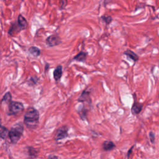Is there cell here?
Instances as JSON below:
<instances>
[{
	"instance_id": "1",
	"label": "cell",
	"mask_w": 159,
	"mask_h": 159,
	"mask_svg": "<svg viewBox=\"0 0 159 159\" xmlns=\"http://www.w3.org/2000/svg\"><path fill=\"white\" fill-rule=\"evenodd\" d=\"M39 113L33 107L28 108L24 114V123L29 129H35L39 123Z\"/></svg>"
},
{
	"instance_id": "2",
	"label": "cell",
	"mask_w": 159,
	"mask_h": 159,
	"mask_svg": "<svg viewBox=\"0 0 159 159\" xmlns=\"http://www.w3.org/2000/svg\"><path fill=\"white\" fill-rule=\"evenodd\" d=\"M23 132H24V128L21 123L16 124L12 127L11 129L9 130L8 133V137L11 143L13 144H17L21 138Z\"/></svg>"
},
{
	"instance_id": "3",
	"label": "cell",
	"mask_w": 159,
	"mask_h": 159,
	"mask_svg": "<svg viewBox=\"0 0 159 159\" xmlns=\"http://www.w3.org/2000/svg\"><path fill=\"white\" fill-rule=\"evenodd\" d=\"M24 109V106L22 103L11 101L9 105L8 115H17L21 113Z\"/></svg>"
},
{
	"instance_id": "4",
	"label": "cell",
	"mask_w": 159,
	"mask_h": 159,
	"mask_svg": "<svg viewBox=\"0 0 159 159\" xmlns=\"http://www.w3.org/2000/svg\"><path fill=\"white\" fill-rule=\"evenodd\" d=\"M68 128L67 126H63L60 127L56 132L54 139L56 141H60V140L64 139L68 136Z\"/></svg>"
},
{
	"instance_id": "5",
	"label": "cell",
	"mask_w": 159,
	"mask_h": 159,
	"mask_svg": "<svg viewBox=\"0 0 159 159\" xmlns=\"http://www.w3.org/2000/svg\"><path fill=\"white\" fill-rule=\"evenodd\" d=\"M61 43V38L57 34H53L49 36L45 40L46 44L50 47H53L57 46Z\"/></svg>"
},
{
	"instance_id": "6",
	"label": "cell",
	"mask_w": 159,
	"mask_h": 159,
	"mask_svg": "<svg viewBox=\"0 0 159 159\" xmlns=\"http://www.w3.org/2000/svg\"><path fill=\"white\" fill-rule=\"evenodd\" d=\"M78 101L80 103H87L88 105L91 104V98L90 91L83 90L80 96L78 98Z\"/></svg>"
},
{
	"instance_id": "7",
	"label": "cell",
	"mask_w": 159,
	"mask_h": 159,
	"mask_svg": "<svg viewBox=\"0 0 159 159\" xmlns=\"http://www.w3.org/2000/svg\"><path fill=\"white\" fill-rule=\"evenodd\" d=\"M144 105L142 103H139L135 101L133 103V105L131 108V113L133 115H137L141 113L143 109Z\"/></svg>"
},
{
	"instance_id": "8",
	"label": "cell",
	"mask_w": 159,
	"mask_h": 159,
	"mask_svg": "<svg viewBox=\"0 0 159 159\" xmlns=\"http://www.w3.org/2000/svg\"><path fill=\"white\" fill-rule=\"evenodd\" d=\"M63 73V67L62 65H58L54 71V78L55 82H59L62 78Z\"/></svg>"
},
{
	"instance_id": "9",
	"label": "cell",
	"mask_w": 159,
	"mask_h": 159,
	"mask_svg": "<svg viewBox=\"0 0 159 159\" xmlns=\"http://www.w3.org/2000/svg\"><path fill=\"white\" fill-rule=\"evenodd\" d=\"M116 145L111 141H105L102 144V148L106 152L113 151Z\"/></svg>"
},
{
	"instance_id": "10",
	"label": "cell",
	"mask_w": 159,
	"mask_h": 159,
	"mask_svg": "<svg viewBox=\"0 0 159 159\" xmlns=\"http://www.w3.org/2000/svg\"><path fill=\"white\" fill-rule=\"evenodd\" d=\"M21 31H22V29L17 24V22H15L13 24H12L10 29H9L8 31V34L11 36H14L16 34L19 33Z\"/></svg>"
},
{
	"instance_id": "11",
	"label": "cell",
	"mask_w": 159,
	"mask_h": 159,
	"mask_svg": "<svg viewBox=\"0 0 159 159\" xmlns=\"http://www.w3.org/2000/svg\"><path fill=\"white\" fill-rule=\"evenodd\" d=\"M17 24L20 26V27L21 28L22 30L26 29L27 27V21L26 20V18L21 15H20L17 18Z\"/></svg>"
},
{
	"instance_id": "12",
	"label": "cell",
	"mask_w": 159,
	"mask_h": 159,
	"mask_svg": "<svg viewBox=\"0 0 159 159\" xmlns=\"http://www.w3.org/2000/svg\"><path fill=\"white\" fill-rule=\"evenodd\" d=\"M124 54L126 56H127V57L128 58H129L130 59L132 60L134 62L138 61V60L139 59V56L136 54H135L134 52H133V51L130 50H126L125 52H124Z\"/></svg>"
},
{
	"instance_id": "13",
	"label": "cell",
	"mask_w": 159,
	"mask_h": 159,
	"mask_svg": "<svg viewBox=\"0 0 159 159\" xmlns=\"http://www.w3.org/2000/svg\"><path fill=\"white\" fill-rule=\"evenodd\" d=\"M86 57H87V53L85 52H83V51H81V52L78 53L76 56H75L73 60H75V61H77V62H83L86 60Z\"/></svg>"
},
{
	"instance_id": "14",
	"label": "cell",
	"mask_w": 159,
	"mask_h": 159,
	"mask_svg": "<svg viewBox=\"0 0 159 159\" xmlns=\"http://www.w3.org/2000/svg\"><path fill=\"white\" fill-rule=\"evenodd\" d=\"M88 111H89V109L86 108V107L85 106H83L82 107H80V108L78 109V114L83 121L87 119V114H88Z\"/></svg>"
},
{
	"instance_id": "15",
	"label": "cell",
	"mask_w": 159,
	"mask_h": 159,
	"mask_svg": "<svg viewBox=\"0 0 159 159\" xmlns=\"http://www.w3.org/2000/svg\"><path fill=\"white\" fill-rule=\"evenodd\" d=\"M27 152L31 158H36L39 155V151L32 147H27Z\"/></svg>"
},
{
	"instance_id": "16",
	"label": "cell",
	"mask_w": 159,
	"mask_h": 159,
	"mask_svg": "<svg viewBox=\"0 0 159 159\" xmlns=\"http://www.w3.org/2000/svg\"><path fill=\"white\" fill-rule=\"evenodd\" d=\"M8 133H9V130L3 126L1 124H0V137L2 139H5L8 136Z\"/></svg>"
},
{
	"instance_id": "17",
	"label": "cell",
	"mask_w": 159,
	"mask_h": 159,
	"mask_svg": "<svg viewBox=\"0 0 159 159\" xmlns=\"http://www.w3.org/2000/svg\"><path fill=\"white\" fill-rule=\"evenodd\" d=\"M29 52L34 57H39L40 55V50L37 47L32 46L29 49Z\"/></svg>"
},
{
	"instance_id": "18",
	"label": "cell",
	"mask_w": 159,
	"mask_h": 159,
	"mask_svg": "<svg viewBox=\"0 0 159 159\" xmlns=\"http://www.w3.org/2000/svg\"><path fill=\"white\" fill-rule=\"evenodd\" d=\"M38 80H39V78H37V77H32L29 80H28L27 83L29 86H34L36 85Z\"/></svg>"
},
{
	"instance_id": "19",
	"label": "cell",
	"mask_w": 159,
	"mask_h": 159,
	"mask_svg": "<svg viewBox=\"0 0 159 159\" xmlns=\"http://www.w3.org/2000/svg\"><path fill=\"white\" fill-rule=\"evenodd\" d=\"M12 99V96L11 95V93L9 92L6 93L5 95H4L3 99H2V102H10L11 101Z\"/></svg>"
},
{
	"instance_id": "20",
	"label": "cell",
	"mask_w": 159,
	"mask_h": 159,
	"mask_svg": "<svg viewBox=\"0 0 159 159\" xmlns=\"http://www.w3.org/2000/svg\"><path fill=\"white\" fill-rule=\"evenodd\" d=\"M101 19L107 25L109 24L111 22L112 20H113V19H112V17L111 16H101Z\"/></svg>"
},
{
	"instance_id": "21",
	"label": "cell",
	"mask_w": 159,
	"mask_h": 159,
	"mask_svg": "<svg viewBox=\"0 0 159 159\" xmlns=\"http://www.w3.org/2000/svg\"><path fill=\"white\" fill-rule=\"evenodd\" d=\"M149 139H150L151 142L152 144L155 143V140H156V134H155V133H154L152 131H151L150 132H149Z\"/></svg>"
},
{
	"instance_id": "22",
	"label": "cell",
	"mask_w": 159,
	"mask_h": 159,
	"mask_svg": "<svg viewBox=\"0 0 159 159\" xmlns=\"http://www.w3.org/2000/svg\"><path fill=\"white\" fill-rule=\"evenodd\" d=\"M61 2H62V5L61 6V9H62L66 6V5L67 4V0H61Z\"/></svg>"
},
{
	"instance_id": "23",
	"label": "cell",
	"mask_w": 159,
	"mask_h": 159,
	"mask_svg": "<svg viewBox=\"0 0 159 159\" xmlns=\"http://www.w3.org/2000/svg\"><path fill=\"white\" fill-rule=\"evenodd\" d=\"M134 147V146H132L131 148H130V149H129V151H128V158L129 157V156H130V153H132Z\"/></svg>"
},
{
	"instance_id": "24",
	"label": "cell",
	"mask_w": 159,
	"mask_h": 159,
	"mask_svg": "<svg viewBox=\"0 0 159 159\" xmlns=\"http://www.w3.org/2000/svg\"><path fill=\"white\" fill-rule=\"evenodd\" d=\"M49 67H50V65L49 63H46L45 65V72H47L49 70Z\"/></svg>"
},
{
	"instance_id": "25",
	"label": "cell",
	"mask_w": 159,
	"mask_h": 159,
	"mask_svg": "<svg viewBox=\"0 0 159 159\" xmlns=\"http://www.w3.org/2000/svg\"><path fill=\"white\" fill-rule=\"evenodd\" d=\"M49 158H58V157H57V156H50L49 157Z\"/></svg>"
}]
</instances>
